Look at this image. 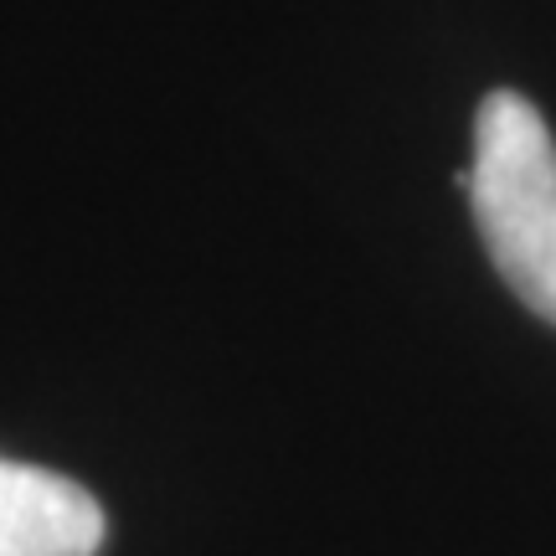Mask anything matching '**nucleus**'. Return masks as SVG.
Masks as SVG:
<instances>
[{"label": "nucleus", "mask_w": 556, "mask_h": 556, "mask_svg": "<svg viewBox=\"0 0 556 556\" xmlns=\"http://www.w3.org/2000/svg\"><path fill=\"white\" fill-rule=\"evenodd\" d=\"M484 253L526 309L556 325V139L526 93L495 88L475 114V160L458 170Z\"/></svg>", "instance_id": "1"}, {"label": "nucleus", "mask_w": 556, "mask_h": 556, "mask_svg": "<svg viewBox=\"0 0 556 556\" xmlns=\"http://www.w3.org/2000/svg\"><path fill=\"white\" fill-rule=\"evenodd\" d=\"M103 505L67 475L0 458V556H99Z\"/></svg>", "instance_id": "2"}]
</instances>
